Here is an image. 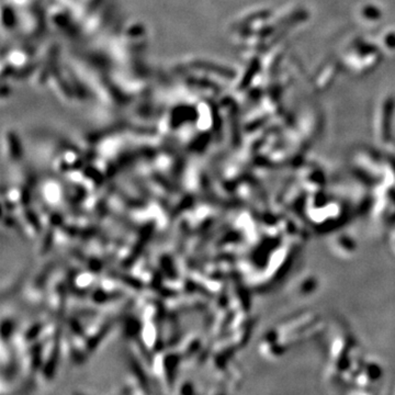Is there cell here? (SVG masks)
I'll return each instance as SVG.
<instances>
[{
    "instance_id": "5",
    "label": "cell",
    "mask_w": 395,
    "mask_h": 395,
    "mask_svg": "<svg viewBox=\"0 0 395 395\" xmlns=\"http://www.w3.org/2000/svg\"><path fill=\"white\" fill-rule=\"evenodd\" d=\"M179 80L180 86L188 93V96L195 97L197 101L201 99H211L220 91L215 81L209 79L208 76L197 74L187 70H180Z\"/></svg>"
},
{
    "instance_id": "4",
    "label": "cell",
    "mask_w": 395,
    "mask_h": 395,
    "mask_svg": "<svg viewBox=\"0 0 395 395\" xmlns=\"http://www.w3.org/2000/svg\"><path fill=\"white\" fill-rule=\"evenodd\" d=\"M46 17L49 27L67 37H75L81 32V27L74 12L67 6L54 0L46 6Z\"/></svg>"
},
{
    "instance_id": "7",
    "label": "cell",
    "mask_w": 395,
    "mask_h": 395,
    "mask_svg": "<svg viewBox=\"0 0 395 395\" xmlns=\"http://www.w3.org/2000/svg\"><path fill=\"white\" fill-rule=\"evenodd\" d=\"M115 12V7L112 2L109 0L104 6L93 12V14L88 17L83 23H81V32L87 34L89 36H96L98 33H101L111 23Z\"/></svg>"
},
{
    "instance_id": "11",
    "label": "cell",
    "mask_w": 395,
    "mask_h": 395,
    "mask_svg": "<svg viewBox=\"0 0 395 395\" xmlns=\"http://www.w3.org/2000/svg\"><path fill=\"white\" fill-rule=\"evenodd\" d=\"M5 137L8 147L10 148V155L14 157L15 160H18L21 155V145L18 136L16 135V133L14 131H7Z\"/></svg>"
},
{
    "instance_id": "10",
    "label": "cell",
    "mask_w": 395,
    "mask_h": 395,
    "mask_svg": "<svg viewBox=\"0 0 395 395\" xmlns=\"http://www.w3.org/2000/svg\"><path fill=\"white\" fill-rule=\"evenodd\" d=\"M1 25L2 30L7 32H12L19 28V10L11 3H3L1 12Z\"/></svg>"
},
{
    "instance_id": "3",
    "label": "cell",
    "mask_w": 395,
    "mask_h": 395,
    "mask_svg": "<svg viewBox=\"0 0 395 395\" xmlns=\"http://www.w3.org/2000/svg\"><path fill=\"white\" fill-rule=\"evenodd\" d=\"M19 10V9H18ZM49 28L46 17V8L42 3L20 9L19 28L24 40L37 41L45 34Z\"/></svg>"
},
{
    "instance_id": "1",
    "label": "cell",
    "mask_w": 395,
    "mask_h": 395,
    "mask_svg": "<svg viewBox=\"0 0 395 395\" xmlns=\"http://www.w3.org/2000/svg\"><path fill=\"white\" fill-rule=\"evenodd\" d=\"M149 45V36L145 25L137 21H128L117 29L110 44L115 62L124 65L143 61Z\"/></svg>"
},
{
    "instance_id": "12",
    "label": "cell",
    "mask_w": 395,
    "mask_h": 395,
    "mask_svg": "<svg viewBox=\"0 0 395 395\" xmlns=\"http://www.w3.org/2000/svg\"><path fill=\"white\" fill-rule=\"evenodd\" d=\"M57 1L63 3V5L67 6L68 8H71V9L72 10V8H74V6H75L76 0H57Z\"/></svg>"
},
{
    "instance_id": "6",
    "label": "cell",
    "mask_w": 395,
    "mask_h": 395,
    "mask_svg": "<svg viewBox=\"0 0 395 395\" xmlns=\"http://www.w3.org/2000/svg\"><path fill=\"white\" fill-rule=\"evenodd\" d=\"M59 49L56 43H50L43 52L38 51L36 58V72L32 76V81L36 87H42L49 84L51 76L59 65Z\"/></svg>"
},
{
    "instance_id": "9",
    "label": "cell",
    "mask_w": 395,
    "mask_h": 395,
    "mask_svg": "<svg viewBox=\"0 0 395 395\" xmlns=\"http://www.w3.org/2000/svg\"><path fill=\"white\" fill-rule=\"evenodd\" d=\"M108 0H76L72 12L81 24L84 21L101 8Z\"/></svg>"
},
{
    "instance_id": "2",
    "label": "cell",
    "mask_w": 395,
    "mask_h": 395,
    "mask_svg": "<svg viewBox=\"0 0 395 395\" xmlns=\"http://www.w3.org/2000/svg\"><path fill=\"white\" fill-rule=\"evenodd\" d=\"M197 121V106L196 104L182 102L177 104L167 109L160 114L157 123L160 127L157 131H165L164 133H174L180 128L186 127L189 124L196 126Z\"/></svg>"
},
{
    "instance_id": "8",
    "label": "cell",
    "mask_w": 395,
    "mask_h": 395,
    "mask_svg": "<svg viewBox=\"0 0 395 395\" xmlns=\"http://www.w3.org/2000/svg\"><path fill=\"white\" fill-rule=\"evenodd\" d=\"M184 70L189 72H197L204 76L221 77V78L232 79L235 77V72L230 67L220 65L213 62H209L202 58H192L183 65Z\"/></svg>"
}]
</instances>
